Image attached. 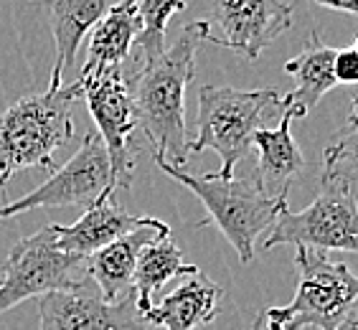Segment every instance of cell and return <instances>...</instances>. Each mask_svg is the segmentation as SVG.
Instances as JSON below:
<instances>
[{"label":"cell","mask_w":358,"mask_h":330,"mask_svg":"<svg viewBox=\"0 0 358 330\" xmlns=\"http://www.w3.org/2000/svg\"><path fill=\"white\" fill-rule=\"evenodd\" d=\"M107 193H115L110 158H107V150H104L99 135L87 132L79 150L59 171H54L51 178L43 180L41 186L21 196L18 201L0 206V221L15 219V216L36 211V208H90L94 201H99Z\"/></svg>","instance_id":"ba28073f"},{"label":"cell","mask_w":358,"mask_h":330,"mask_svg":"<svg viewBox=\"0 0 358 330\" xmlns=\"http://www.w3.org/2000/svg\"><path fill=\"white\" fill-rule=\"evenodd\" d=\"M186 10V0H140V34L135 38L143 62H150L166 51V31L176 13Z\"/></svg>","instance_id":"44dd1931"},{"label":"cell","mask_w":358,"mask_h":330,"mask_svg":"<svg viewBox=\"0 0 358 330\" xmlns=\"http://www.w3.org/2000/svg\"><path fill=\"white\" fill-rule=\"evenodd\" d=\"M38 330H148L132 292L107 303L92 280L38 297Z\"/></svg>","instance_id":"8fae6325"},{"label":"cell","mask_w":358,"mask_h":330,"mask_svg":"<svg viewBox=\"0 0 358 330\" xmlns=\"http://www.w3.org/2000/svg\"><path fill=\"white\" fill-rule=\"evenodd\" d=\"M82 99L76 79L62 89L23 96L0 112V188L18 171H54V152L74 140L71 110Z\"/></svg>","instance_id":"7a4b0ae2"},{"label":"cell","mask_w":358,"mask_h":330,"mask_svg":"<svg viewBox=\"0 0 358 330\" xmlns=\"http://www.w3.org/2000/svg\"><path fill=\"white\" fill-rule=\"evenodd\" d=\"M255 330H269V328H267V323H264V317H262V315H259V317L255 320Z\"/></svg>","instance_id":"d4e9b609"},{"label":"cell","mask_w":358,"mask_h":330,"mask_svg":"<svg viewBox=\"0 0 358 330\" xmlns=\"http://www.w3.org/2000/svg\"><path fill=\"white\" fill-rule=\"evenodd\" d=\"M336 51L338 48L328 46L320 38L317 28H313L310 34H308L303 51L295 59L285 62V71L295 79V89L280 99L282 115H287L289 120L308 117L315 110V104L331 89H336L338 82L336 71H333Z\"/></svg>","instance_id":"4fadbf2b"},{"label":"cell","mask_w":358,"mask_h":330,"mask_svg":"<svg viewBox=\"0 0 358 330\" xmlns=\"http://www.w3.org/2000/svg\"><path fill=\"white\" fill-rule=\"evenodd\" d=\"M160 171L168 178L178 180L199 196V201L206 206V219L199 221V227H216L224 234V239L234 247L239 259L244 264L255 261V244L257 239L272 229L280 211L287 208V199L269 196L255 175L247 178H219L216 173L206 175H193L183 168L155 160Z\"/></svg>","instance_id":"3957f363"},{"label":"cell","mask_w":358,"mask_h":330,"mask_svg":"<svg viewBox=\"0 0 358 330\" xmlns=\"http://www.w3.org/2000/svg\"><path fill=\"white\" fill-rule=\"evenodd\" d=\"M315 3L328 8V10H341V13L356 15L358 18V0H315Z\"/></svg>","instance_id":"603a6c76"},{"label":"cell","mask_w":358,"mask_h":330,"mask_svg":"<svg viewBox=\"0 0 358 330\" xmlns=\"http://www.w3.org/2000/svg\"><path fill=\"white\" fill-rule=\"evenodd\" d=\"M87 280V259L56 247L54 224H48L10 249L0 275V315L31 297L79 287Z\"/></svg>","instance_id":"52a82bcc"},{"label":"cell","mask_w":358,"mask_h":330,"mask_svg":"<svg viewBox=\"0 0 358 330\" xmlns=\"http://www.w3.org/2000/svg\"><path fill=\"white\" fill-rule=\"evenodd\" d=\"M193 272H199V267L188 264L183 252L171 241V236L148 244L140 252L135 275H132V297H135L140 315L152 308V297L160 287H166L176 277H188Z\"/></svg>","instance_id":"d6986e66"},{"label":"cell","mask_w":358,"mask_h":330,"mask_svg":"<svg viewBox=\"0 0 358 330\" xmlns=\"http://www.w3.org/2000/svg\"><path fill=\"white\" fill-rule=\"evenodd\" d=\"M38 6L48 10L51 34H54L56 59L48 89L56 92L62 89V74L66 66L74 64L84 36H90L92 28L110 10V0H41Z\"/></svg>","instance_id":"2e32d148"},{"label":"cell","mask_w":358,"mask_h":330,"mask_svg":"<svg viewBox=\"0 0 358 330\" xmlns=\"http://www.w3.org/2000/svg\"><path fill=\"white\" fill-rule=\"evenodd\" d=\"M320 178L341 180L345 186L358 183V96L353 99L351 115L345 124L323 150V175Z\"/></svg>","instance_id":"ffe728a7"},{"label":"cell","mask_w":358,"mask_h":330,"mask_svg":"<svg viewBox=\"0 0 358 330\" xmlns=\"http://www.w3.org/2000/svg\"><path fill=\"white\" fill-rule=\"evenodd\" d=\"M0 330H3V328H0Z\"/></svg>","instance_id":"4316f807"},{"label":"cell","mask_w":358,"mask_h":330,"mask_svg":"<svg viewBox=\"0 0 358 330\" xmlns=\"http://www.w3.org/2000/svg\"><path fill=\"white\" fill-rule=\"evenodd\" d=\"M280 244L358 254V201L351 186L320 178V191L310 206L297 213L280 211L262 247L269 252Z\"/></svg>","instance_id":"8992f818"},{"label":"cell","mask_w":358,"mask_h":330,"mask_svg":"<svg viewBox=\"0 0 358 330\" xmlns=\"http://www.w3.org/2000/svg\"><path fill=\"white\" fill-rule=\"evenodd\" d=\"M289 122L292 120L287 115H282L280 127H275V130L264 127L252 140V145L257 148V155H259L255 178L275 199H287L289 186L305 171V155L300 150V145L295 143V138H292Z\"/></svg>","instance_id":"e0dca14e"},{"label":"cell","mask_w":358,"mask_h":330,"mask_svg":"<svg viewBox=\"0 0 358 330\" xmlns=\"http://www.w3.org/2000/svg\"><path fill=\"white\" fill-rule=\"evenodd\" d=\"M145 221H148V216H132L124 208L115 206L112 193H107L99 201H94L76 224H71V227L54 224V241L66 254L90 259L99 249L110 247L112 241L132 234Z\"/></svg>","instance_id":"5bb4252c"},{"label":"cell","mask_w":358,"mask_h":330,"mask_svg":"<svg viewBox=\"0 0 358 330\" xmlns=\"http://www.w3.org/2000/svg\"><path fill=\"white\" fill-rule=\"evenodd\" d=\"M211 26L188 23L171 48L143 62L127 79L138 127L152 145V158L173 168H183L191 158V135L186 127V87L196 74V51Z\"/></svg>","instance_id":"6da1fadb"},{"label":"cell","mask_w":358,"mask_h":330,"mask_svg":"<svg viewBox=\"0 0 358 330\" xmlns=\"http://www.w3.org/2000/svg\"><path fill=\"white\" fill-rule=\"evenodd\" d=\"M336 82L338 84H358V54L351 48H338L336 51Z\"/></svg>","instance_id":"7402d4cb"},{"label":"cell","mask_w":358,"mask_h":330,"mask_svg":"<svg viewBox=\"0 0 358 330\" xmlns=\"http://www.w3.org/2000/svg\"><path fill=\"white\" fill-rule=\"evenodd\" d=\"M138 3L140 0H120L110 6L102 21L92 28L82 76L92 71L122 69V62L130 56L132 43L140 34Z\"/></svg>","instance_id":"ac0fdd59"},{"label":"cell","mask_w":358,"mask_h":330,"mask_svg":"<svg viewBox=\"0 0 358 330\" xmlns=\"http://www.w3.org/2000/svg\"><path fill=\"white\" fill-rule=\"evenodd\" d=\"M79 84H82V99L87 102V110L94 120L99 140L110 158L115 191L117 188L127 191L135 178L132 135L138 130L127 79L122 69H104L79 76Z\"/></svg>","instance_id":"9c48e42d"},{"label":"cell","mask_w":358,"mask_h":330,"mask_svg":"<svg viewBox=\"0 0 358 330\" xmlns=\"http://www.w3.org/2000/svg\"><path fill=\"white\" fill-rule=\"evenodd\" d=\"M353 51L358 54V36H356V43H353Z\"/></svg>","instance_id":"484cf974"},{"label":"cell","mask_w":358,"mask_h":330,"mask_svg":"<svg viewBox=\"0 0 358 330\" xmlns=\"http://www.w3.org/2000/svg\"><path fill=\"white\" fill-rule=\"evenodd\" d=\"M277 89L241 92L234 87H211L199 89V117L196 135L191 138V155L216 150L221 158L219 178H234V168L252 148V140L264 130L269 112L280 110Z\"/></svg>","instance_id":"5b68a950"},{"label":"cell","mask_w":358,"mask_h":330,"mask_svg":"<svg viewBox=\"0 0 358 330\" xmlns=\"http://www.w3.org/2000/svg\"><path fill=\"white\" fill-rule=\"evenodd\" d=\"M221 300L224 287H219L199 269L188 275L173 292H168L158 305L143 313V320L150 325H163L166 330H199L216 320Z\"/></svg>","instance_id":"9a60e30c"},{"label":"cell","mask_w":358,"mask_h":330,"mask_svg":"<svg viewBox=\"0 0 358 330\" xmlns=\"http://www.w3.org/2000/svg\"><path fill=\"white\" fill-rule=\"evenodd\" d=\"M295 267L300 282L292 303L262 313L269 330H338L358 315V277L345 261L328 259L320 249L297 247Z\"/></svg>","instance_id":"277c9868"},{"label":"cell","mask_w":358,"mask_h":330,"mask_svg":"<svg viewBox=\"0 0 358 330\" xmlns=\"http://www.w3.org/2000/svg\"><path fill=\"white\" fill-rule=\"evenodd\" d=\"M295 6L285 0H211L208 26L219 36H206V43L259 59L269 43L292 28Z\"/></svg>","instance_id":"30bf717a"},{"label":"cell","mask_w":358,"mask_h":330,"mask_svg":"<svg viewBox=\"0 0 358 330\" xmlns=\"http://www.w3.org/2000/svg\"><path fill=\"white\" fill-rule=\"evenodd\" d=\"M338 330H358V315H353L351 320H345V323L341 325Z\"/></svg>","instance_id":"cb8c5ba5"},{"label":"cell","mask_w":358,"mask_h":330,"mask_svg":"<svg viewBox=\"0 0 358 330\" xmlns=\"http://www.w3.org/2000/svg\"><path fill=\"white\" fill-rule=\"evenodd\" d=\"M166 236H171V227L166 221L148 216V221L140 229H135L132 234L112 241L110 247L92 254L87 259V277L92 280L96 292L107 303H117L127 292H132V275H135L140 252L148 244H155Z\"/></svg>","instance_id":"7c38bea8"}]
</instances>
